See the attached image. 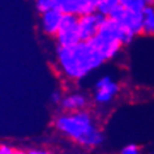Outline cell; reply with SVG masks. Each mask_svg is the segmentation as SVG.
I'll return each mask as SVG.
<instances>
[{"label":"cell","mask_w":154,"mask_h":154,"mask_svg":"<svg viewBox=\"0 0 154 154\" xmlns=\"http://www.w3.org/2000/svg\"><path fill=\"white\" fill-rule=\"evenodd\" d=\"M52 125L61 136L85 149H95L105 141V133L89 109L76 112L60 111L54 116Z\"/></svg>","instance_id":"cell-1"},{"label":"cell","mask_w":154,"mask_h":154,"mask_svg":"<svg viewBox=\"0 0 154 154\" xmlns=\"http://www.w3.org/2000/svg\"><path fill=\"white\" fill-rule=\"evenodd\" d=\"M56 65L69 81H80L106 63L93 42H80L72 47H56Z\"/></svg>","instance_id":"cell-2"},{"label":"cell","mask_w":154,"mask_h":154,"mask_svg":"<svg viewBox=\"0 0 154 154\" xmlns=\"http://www.w3.org/2000/svg\"><path fill=\"white\" fill-rule=\"evenodd\" d=\"M109 18L116 21L119 25H122L129 33H132L134 37L144 35V17H142V12H134V11L125 8L120 3V0H119V4L112 9Z\"/></svg>","instance_id":"cell-3"},{"label":"cell","mask_w":154,"mask_h":154,"mask_svg":"<svg viewBox=\"0 0 154 154\" xmlns=\"http://www.w3.org/2000/svg\"><path fill=\"white\" fill-rule=\"evenodd\" d=\"M55 42L56 47H72L81 42L79 34V17L75 14H63Z\"/></svg>","instance_id":"cell-4"},{"label":"cell","mask_w":154,"mask_h":154,"mask_svg":"<svg viewBox=\"0 0 154 154\" xmlns=\"http://www.w3.org/2000/svg\"><path fill=\"white\" fill-rule=\"evenodd\" d=\"M120 93V85L115 79L109 75L99 77L94 85L91 99L95 105L103 106L109 105L114 101V98Z\"/></svg>","instance_id":"cell-5"},{"label":"cell","mask_w":154,"mask_h":154,"mask_svg":"<svg viewBox=\"0 0 154 154\" xmlns=\"http://www.w3.org/2000/svg\"><path fill=\"white\" fill-rule=\"evenodd\" d=\"M56 8L63 14H75L77 17L97 12L98 0H56Z\"/></svg>","instance_id":"cell-6"},{"label":"cell","mask_w":154,"mask_h":154,"mask_svg":"<svg viewBox=\"0 0 154 154\" xmlns=\"http://www.w3.org/2000/svg\"><path fill=\"white\" fill-rule=\"evenodd\" d=\"M106 17L99 13H91L79 17V34L81 42H89L97 35Z\"/></svg>","instance_id":"cell-7"},{"label":"cell","mask_w":154,"mask_h":154,"mask_svg":"<svg viewBox=\"0 0 154 154\" xmlns=\"http://www.w3.org/2000/svg\"><path fill=\"white\" fill-rule=\"evenodd\" d=\"M90 105L89 97L82 91H72L64 94L59 109L63 112H76V111L86 110Z\"/></svg>","instance_id":"cell-8"},{"label":"cell","mask_w":154,"mask_h":154,"mask_svg":"<svg viewBox=\"0 0 154 154\" xmlns=\"http://www.w3.org/2000/svg\"><path fill=\"white\" fill-rule=\"evenodd\" d=\"M63 13L59 9H51L45 13L39 14V26L42 33L48 37H54L57 34V30L60 28Z\"/></svg>","instance_id":"cell-9"},{"label":"cell","mask_w":154,"mask_h":154,"mask_svg":"<svg viewBox=\"0 0 154 154\" xmlns=\"http://www.w3.org/2000/svg\"><path fill=\"white\" fill-rule=\"evenodd\" d=\"M144 17V35L152 37L154 35V2L150 0L148 7L142 11Z\"/></svg>","instance_id":"cell-10"},{"label":"cell","mask_w":154,"mask_h":154,"mask_svg":"<svg viewBox=\"0 0 154 154\" xmlns=\"http://www.w3.org/2000/svg\"><path fill=\"white\" fill-rule=\"evenodd\" d=\"M118 4H119V0H98L97 13L102 14L103 17L107 18Z\"/></svg>","instance_id":"cell-11"},{"label":"cell","mask_w":154,"mask_h":154,"mask_svg":"<svg viewBox=\"0 0 154 154\" xmlns=\"http://www.w3.org/2000/svg\"><path fill=\"white\" fill-rule=\"evenodd\" d=\"M150 0H120V3L125 8H128L134 12H142L145 7H148Z\"/></svg>","instance_id":"cell-12"},{"label":"cell","mask_w":154,"mask_h":154,"mask_svg":"<svg viewBox=\"0 0 154 154\" xmlns=\"http://www.w3.org/2000/svg\"><path fill=\"white\" fill-rule=\"evenodd\" d=\"M34 5H35V9L39 12V14L47 12V11H51V9H57L56 0H37L34 3Z\"/></svg>","instance_id":"cell-13"},{"label":"cell","mask_w":154,"mask_h":154,"mask_svg":"<svg viewBox=\"0 0 154 154\" xmlns=\"http://www.w3.org/2000/svg\"><path fill=\"white\" fill-rule=\"evenodd\" d=\"M119 154H144L141 152L140 146L136 145V144H128L125 146H123V148L120 149V152H119Z\"/></svg>","instance_id":"cell-14"},{"label":"cell","mask_w":154,"mask_h":154,"mask_svg":"<svg viewBox=\"0 0 154 154\" xmlns=\"http://www.w3.org/2000/svg\"><path fill=\"white\" fill-rule=\"evenodd\" d=\"M63 97H64L63 91L59 90V89H55V90L51 91V94H50V102L55 106H60L61 101H63Z\"/></svg>","instance_id":"cell-15"},{"label":"cell","mask_w":154,"mask_h":154,"mask_svg":"<svg viewBox=\"0 0 154 154\" xmlns=\"http://www.w3.org/2000/svg\"><path fill=\"white\" fill-rule=\"evenodd\" d=\"M26 153L28 154H56L55 152L46 148H29L26 150Z\"/></svg>","instance_id":"cell-16"},{"label":"cell","mask_w":154,"mask_h":154,"mask_svg":"<svg viewBox=\"0 0 154 154\" xmlns=\"http://www.w3.org/2000/svg\"><path fill=\"white\" fill-rule=\"evenodd\" d=\"M14 149L16 148H13L8 144H0V154H13Z\"/></svg>","instance_id":"cell-17"},{"label":"cell","mask_w":154,"mask_h":154,"mask_svg":"<svg viewBox=\"0 0 154 154\" xmlns=\"http://www.w3.org/2000/svg\"><path fill=\"white\" fill-rule=\"evenodd\" d=\"M13 154H28V153H26V150H24V149L16 148V149H14V153Z\"/></svg>","instance_id":"cell-18"},{"label":"cell","mask_w":154,"mask_h":154,"mask_svg":"<svg viewBox=\"0 0 154 154\" xmlns=\"http://www.w3.org/2000/svg\"><path fill=\"white\" fill-rule=\"evenodd\" d=\"M150 154H154V152H152V153H150Z\"/></svg>","instance_id":"cell-19"}]
</instances>
